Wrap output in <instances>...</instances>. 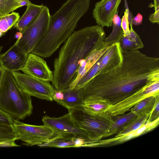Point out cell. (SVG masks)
<instances>
[{"instance_id":"20","label":"cell","mask_w":159,"mask_h":159,"mask_svg":"<svg viewBox=\"0 0 159 159\" xmlns=\"http://www.w3.org/2000/svg\"><path fill=\"white\" fill-rule=\"evenodd\" d=\"M119 42L123 51L137 50L144 47L139 36L133 30L132 26H130L129 34L126 36L123 35Z\"/></svg>"},{"instance_id":"26","label":"cell","mask_w":159,"mask_h":159,"mask_svg":"<svg viewBox=\"0 0 159 159\" xmlns=\"http://www.w3.org/2000/svg\"><path fill=\"white\" fill-rule=\"evenodd\" d=\"M13 125L0 123V143L19 140Z\"/></svg>"},{"instance_id":"32","label":"cell","mask_w":159,"mask_h":159,"mask_svg":"<svg viewBox=\"0 0 159 159\" xmlns=\"http://www.w3.org/2000/svg\"><path fill=\"white\" fill-rule=\"evenodd\" d=\"M63 97V93L61 90L55 89L53 95V100L57 102L62 100Z\"/></svg>"},{"instance_id":"6","label":"cell","mask_w":159,"mask_h":159,"mask_svg":"<svg viewBox=\"0 0 159 159\" xmlns=\"http://www.w3.org/2000/svg\"><path fill=\"white\" fill-rule=\"evenodd\" d=\"M122 61V50L120 43L111 44L75 88L78 89L82 88L95 76L108 72L119 67Z\"/></svg>"},{"instance_id":"24","label":"cell","mask_w":159,"mask_h":159,"mask_svg":"<svg viewBox=\"0 0 159 159\" xmlns=\"http://www.w3.org/2000/svg\"><path fill=\"white\" fill-rule=\"evenodd\" d=\"M150 114L138 116L115 136L116 137L125 135L139 128L147 120Z\"/></svg>"},{"instance_id":"30","label":"cell","mask_w":159,"mask_h":159,"mask_svg":"<svg viewBox=\"0 0 159 159\" xmlns=\"http://www.w3.org/2000/svg\"><path fill=\"white\" fill-rule=\"evenodd\" d=\"M13 118L0 109V123L12 125Z\"/></svg>"},{"instance_id":"9","label":"cell","mask_w":159,"mask_h":159,"mask_svg":"<svg viewBox=\"0 0 159 159\" xmlns=\"http://www.w3.org/2000/svg\"><path fill=\"white\" fill-rule=\"evenodd\" d=\"M20 88L30 96L53 100L55 89L50 82L43 81L18 71L11 72Z\"/></svg>"},{"instance_id":"5","label":"cell","mask_w":159,"mask_h":159,"mask_svg":"<svg viewBox=\"0 0 159 159\" xmlns=\"http://www.w3.org/2000/svg\"><path fill=\"white\" fill-rule=\"evenodd\" d=\"M76 126L84 131L88 139L97 142L103 138L113 119L107 112L92 115L87 112L83 107L68 110Z\"/></svg>"},{"instance_id":"11","label":"cell","mask_w":159,"mask_h":159,"mask_svg":"<svg viewBox=\"0 0 159 159\" xmlns=\"http://www.w3.org/2000/svg\"><path fill=\"white\" fill-rule=\"evenodd\" d=\"M42 121L61 136L73 135L89 139L86 134L75 125L69 112L57 118L45 116Z\"/></svg>"},{"instance_id":"3","label":"cell","mask_w":159,"mask_h":159,"mask_svg":"<svg viewBox=\"0 0 159 159\" xmlns=\"http://www.w3.org/2000/svg\"><path fill=\"white\" fill-rule=\"evenodd\" d=\"M90 4V0H67L50 15L47 32L31 53L45 58L51 56L74 32Z\"/></svg>"},{"instance_id":"13","label":"cell","mask_w":159,"mask_h":159,"mask_svg":"<svg viewBox=\"0 0 159 159\" xmlns=\"http://www.w3.org/2000/svg\"><path fill=\"white\" fill-rule=\"evenodd\" d=\"M122 0H101L93 9V16L97 25L103 28L112 26V20Z\"/></svg>"},{"instance_id":"16","label":"cell","mask_w":159,"mask_h":159,"mask_svg":"<svg viewBox=\"0 0 159 159\" xmlns=\"http://www.w3.org/2000/svg\"><path fill=\"white\" fill-rule=\"evenodd\" d=\"M89 142L88 139L77 137L73 135H61L49 142L39 146L62 148L88 147Z\"/></svg>"},{"instance_id":"4","label":"cell","mask_w":159,"mask_h":159,"mask_svg":"<svg viewBox=\"0 0 159 159\" xmlns=\"http://www.w3.org/2000/svg\"><path fill=\"white\" fill-rule=\"evenodd\" d=\"M0 109L18 120H23L32 113L31 96L20 88L11 72L7 70L0 86Z\"/></svg>"},{"instance_id":"14","label":"cell","mask_w":159,"mask_h":159,"mask_svg":"<svg viewBox=\"0 0 159 159\" xmlns=\"http://www.w3.org/2000/svg\"><path fill=\"white\" fill-rule=\"evenodd\" d=\"M21 38L5 53L0 55V65L6 70L11 72L21 70L25 63L28 55L17 46Z\"/></svg>"},{"instance_id":"18","label":"cell","mask_w":159,"mask_h":159,"mask_svg":"<svg viewBox=\"0 0 159 159\" xmlns=\"http://www.w3.org/2000/svg\"><path fill=\"white\" fill-rule=\"evenodd\" d=\"M64 94L63 99L57 102L68 110L83 107L84 99L83 88L72 89L68 88L61 90Z\"/></svg>"},{"instance_id":"19","label":"cell","mask_w":159,"mask_h":159,"mask_svg":"<svg viewBox=\"0 0 159 159\" xmlns=\"http://www.w3.org/2000/svg\"><path fill=\"white\" fill-rule=\"evenodd\" d=\"M137 116L135 113L130 111L125 115L112 116L113 122L103 135V138L118 134Z\"/></svg>"},{"instance_id":"28","label":"cell","mask_w":159,"mask_h":159,"mask_svg":"<svg viewBox=\"0 0 159 159\" xmlns=\"http://www.w3.org/2000/svg\"><path fill=\"white\" fill-rule=\"evenodd\" d=\"M159 119V95L157 96L154 107L148 119V123L152 122Z\"/></svg>"},{"instance_id":"10","label":"cell","mask_w":159,"mask_h":159,"mask_svg":"<svg viewBox=\"0 0 159 159\" xmlns=\"http://www.w3.org/2000/svg\"><path fill=\"white\" fill-rule=\"evenodd\" d=\"M159 94V80L149 83L124 99L112 106L107 112L114 116L124 114L137 103L149 96Z\"/></svg>"},{"instance_id":"21","label":"cell","mask_w":159,"mask_h":159,"mask_svg":"<svg viewBox=\"0 0 159 159\" xmlns=\"http://www.w3.org/2000/svg\"><path fill=\"white\" fill-rule=\"evenodd\" d=\"M159 95L146 98L137 103L129 111L137 116L150 114L155 106L157 96Z\"/></svg>"},{"instance_id":"12","label":"cell","mask_w":159,"mask_h":159,"mask_svg":"<svg viewBox=\"0 0 159 159\" xmlns=\"http://www.w3.org/2000/svg\"><path fill=\"white\" fill-rule=\"evenodd\" d=\"M24 74L40 80L50 82L53 79V72L41 57L33 54L28 55L25 63L21 70Z\"/></svg>"},{"instance_id":"17","label":"cell","mask_w":159,"mask_h":159,"mask_svg":"<svg viewBox=\"0 0 159 159\" xmlns=\"http://www.w3.org/2000/svg\"><path fill=\"white\" fill-rule=\"evenodd\" d=\"M43 4L37 5L30 2L22 16L13 26L22 34L36 20L43 7Z\"/></svg>"},{"instance_id":"8","label":"cell","mask_w":159,"mask_h":159,"mask_svg":"<svg viewBox=\"0 0 159 159\" xmlns=\"http://www.w3.org/2000/svg\"><path fill=\"white\" fill-rule=\"evenodd\" d=\"M50 15L48 8L44 6L35 21L22 34L17 46L26 54L32 52L47 32Z\"/></svg>"},{"instance_id":"37","label":"cell","mask_w":159,"mask_h":159,"mask_svg":"<svg viewBox=\"0 0 159 159\" xmlns=\"http://www.w3.org/2000/svg\"><path fill=\"white\" fill-rule=\"evenodd\" d=\"M154 4L150 7H154V8L159 6V0H154Z\"/></svg>"},{"instance_id":"35","label":"cell","mask_w":159,"mask_h":159,"mask_svg":"<svg viewBox=\"0 0 159 159\" xmlns=\"http://www.w3.org/2000/svg\"><path fill=\"white\" fill-rule=\"evenodd\" d=\"M6 70L0 66V86Z\"/></svg>"},{"instance_id":"38","label":"cell","mask_w":159,"mask_h":159,"mask_svg":"<svg viewBox=\"0 0 159 159\" xmlns=\"http://www.w3.org/2000/svg\"><path fill=\"white\" fill-rule=\"evenodd\" d=\"M22 36V34L20 32H17L15 34V37L18 39L20 38H21Z\"/></svg>"},{"instance_id":"40","label":"cell","mask_w":159,"mask_h":159,"mask_svg":"<svg viewBox=\"0 0 159 159\" xmlns=\"http://www.w3.org/2000/svg\"><path fill=\"white\" fill-rule=\"evenodd\" d=\"M4 34L2 32L0 31V37H1Z\"/></svg>"},{"instance_id":"27","label":"cell","mask_w":159,"mask_h":159,"mask_svg":"<svg viewBox=\"0 0 159 159\" xmlns=\"http://www.w3.org/2000/svg\"><path fill=\"white\" fill-rule=\"evenodd\" d=\"M21 0H0V13L7 14L20 7Z\"/></svg>"},{"instance_id":"31","label":"cell","mask_w":159,"mask_h":159,"mask_svg":"<svg viewBox=\"0 0 159 159\" xmlns=\"http://www.w3.org/2000/svg\"><path fill=\"white\" fill-rule=\"evenodd\" d=\"M155 12L150 15L149 19L152 23H157L159 24V6L154 8Z\"/></svg>"},{"instance_id":"39","label":"cell","mask_w":159,"mask_h":159,"mask_svg":"<svg viewBox=\"0 0 159 159\" xmlns=\"http://www.w3.org/2000/svg\"><path fill=\"white\" fill-rule=\"evenodd\" d=\"M3 47L2 46H0V55L1 54V52L2 50Z\"/></svg>"},{"instance_id":"36","label":"cell","mask_w":159,"mask_h":159,"mask_svg":"<svg viewBox=\"0 0 159 159\" xmlns=\"http://www.w3.org/2000/svg\"><path fill=\"white\" fill-rule=\"evenodd\" d=\"M31 2L30 0H21L20 2V7L23 6H27Z\"/></svg>"},{"instance_id":"22","label":"cell","mask_w":159,"mask_h":159,"mask_svg":"<svg viewBox=\"0 0 159 159\" xmlns=\"http://www.w3.org/2000/svg\"><path fill=\"white\" fill-rule=\"evenodd\" d=\"M112 106L104 100H93L84 101L83 107L89 113L98 115L107 112Z\"/></svg>"},{"instance_id":"33","label":"cell","mask_w":159,"mask_h":159,"mask_svg":"<svg viewBox=\"0 0 159 159\" xmlns=\"http://www.w3.org/2000/svg\"><path fill=\"white\" fill-rule=\"evenodd\" d=\"M143 19L142 15L140 13H138L137 15L133 17L132 19V25L137 26L140 25L143 22Z\"/></svg>"},{"instance_id":"23","label":"cell","mask_w":159,"mask_h":159,"mask_svg":"<svg viewBox=\"0 0 159 159\" xmlns=\"http://www.w3.org/2000/svg\"><path fill=\"white\" fill-rule=\"evenodd\" d=\"M121 20L117 12L112 20V31L107 37L105 38L104 41L106 43L110 44L119 42L124 35V32L121 26Z\"/></svg>"},{"instance_id":"15","label":"cell","mask_w":159,"mask_h":159,"mask_svg":"<svg viewBox=\"0 0 159 159\" xmlns=\"http://www.w3.org/2000/svg\"><path fill=\"white\" fill-rule=\"evenodd\" d=\"M110 44L104 41L94 49L85 58L79 61V66L75 78L70 85L69 88L72 89L75 88L101 55L108 48Z\"/></svg>"},{"instance_id":"25","label":"cell","mask_w":159,"mask_h":159,"mask_svg":"<svg viewBox=\"0 0 159 159\" xmlns=\"http://www.w3.org/2000/svg\"><path fill=\"white\" fill-rule=\"evenodd\" d=\"M20 18L18 12H12L6 15L0 13V31L4 34L14 26Z\"/></svg>"},{"instance_id":"29","label":"cell","mask_w":159,"mask_h":159,"mask_svg":"<svg viewBox=\"0 0 159 159\" xmlns=\"http://www.w3.org/2000/svg\"><path fill=\"white\" fill-rule=\"evenodd\" d=\"M129 21L128 19V14L126 10L124 11V15L121 20V26L124 32L123 35L125 36L129 34L130 29L129 27Z\"/></svg>"},{"instance_id":"7","label":"cell","mask_w":159,"mask_h":159,"mask_svg":"<svg viewBox=\"0 0 159 159\" xmlns=\"http://www.w3.org/2000/svg\"><path fill=\"white\" fill-rule=\"evenodd\" d=\"M12 124L19 138L25 143L23 144L32 146L49 142L61 136L49 127L44 125H35L24 123L13 118Z\"/></svg>"},{"instance_id":"1","label":"cell","mask_w":159,"mask_h":159,"mask_svg":"<svg viewBox=\"0 0 159 159\" xmlns=\"http://www.w3.org/2000/svg\"><path fill=\"white\" fill-rule=\"evenodd\" d=\"M120 67L97 75L82 88L84 101L104 100L112 106L159 80V58L137 50L122 51Z\"/></svg>"},{"instance_id":"2","label":"cell","mask_w":159,"mask_h":159,"mask_svg":"<svg viewBox=\"0 0 159 159\" xmlns=\"http://www.w3.org/2000/svg\"><path fill=\"white\" fill-rule=\"evenodd\" d=\"M106 34L98 25L74 31L64 43L54 62L52 86L57 90L69 88L75 79L79 62L104 41Z\"/></svg>"},{"instance_id":"34","label":"cell","mask_w":159,"mask_h":159,"mask_svg":"<svg viewBox=\"0 0 159 159\" xmlns=\"http://www.w3.org/2000/svg\"><path fill=\"white\" fill-rule=\"evenodd\" d=\"M20 145H17L15 141H9L0 143V147H20Z\"/></svg>"}]
</instances>
